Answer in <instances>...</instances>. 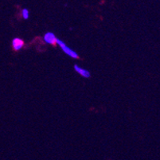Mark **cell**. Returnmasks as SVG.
<instances>
[{
  "label": "cell",
  "mask_w": 160,
  "mask_h": 160,
  "mask_svg": "<svg viewBox=\"0 0 160 160\" xmlns=\"http://www.w3.org/2000/svg\"><path fill=\"white\" fill-rule=\"evenodd\" d=\"M57 43H58V44L59 45V46L62 48V49L63 50L64 53H66L67 55H69V57H71V58H75V59H78V58H79V56H78V53H76L75 51H73L72 49H70L69 46H66V44L63 41H62V40H60V39L58 38V40H57Z\"/></svg>",
  "instance_id": "1"
},
{
  "label": "cell",
  "mask_w": 160,
  "mask_h": 160,
  "mask_svg": "<svg viewBox=\"0 0 160 160\" xmlns=\"http://www.w3.org/2000/svg\"><path fill=\"white\" fill-rule=\"evenodd\" d=\"M57 40H58V38L52 32H47L44 35L45 42L47 43V44L55 45L57 43Z\"/></svg>",
  "instance_id": "2"
},
{
  "label": "cell",
  "mask_w": 160,
  "mask_h": 160,
  "mask_svg": "<svg viewBox=\"0 0 160 160\" xmlns=\"http://www.w3.org/2000/svg\"><path fill=\"white\" fill-rule=\"evenodd\" d=\"M23 46H24V42H23L22 39L19 38H14L12 40L13 49L15 51H18L19 49H21L23 47Z\"/></svg>",
  "instance_id": "3"
},
{
  "label": "cell",
  "mask_w": 160,
  "mask_h": 160,
  "mask_svg": "<svg viewBox=\"0 0 160 160\" xmlns=\"http://www.w3.org/2000/svg\"><path fill=\"white\" fill-rule=\"evenodd\" d=\"M73 68H74V70L78 72V73H79L81 76H82L83 78H90V75H91V74H90L89 71L87 70V69H82V68H81V67L78 66V65H74Z\"/></svg>",
  "instance_id": "4"
},
{
  "label": "cell",
  "mask_w": 160,
  "mask_h": 160,
  "mask_svg": "<svg viewBox=\"0 0 160 160\" xmlns=\"http://www.w3.org/2000/svg\"><path fill=\"white\" fill-rule=\"evenodd\" d=\"M22 16L24 19H28L29 17H30V12L27 9L24 8V9L22 10Z\"/></svg>",
  "instance_id": "5"
}]
</instances>
